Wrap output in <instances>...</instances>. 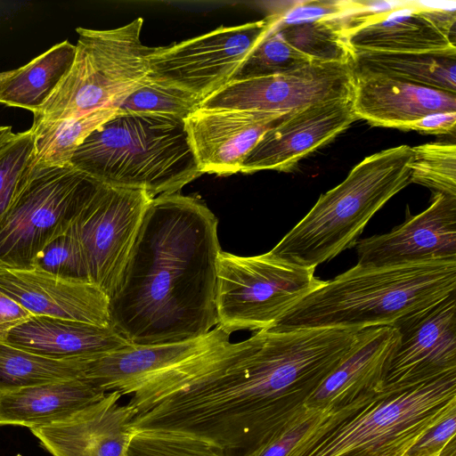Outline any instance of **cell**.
Returning <instances> with one entry per match:
<instances>
[{
	"label": "cell",
	"instance_id": "30",
	"mask_svg": "<svg viewBox=\"0 0 456 456\" xmlns=\"http://www.w3.org/2000/svg\"><path fill=\"white\" fill-rule=\"evenodd\" d=\"M314 61L289 45L273 28L250 53L233 79L284 74Z\"/></svg>",
	"mask_w": 456,
	"mask_h": 456
},
{
	"label": "cell",
	"instance_id": "19",
	"mask_svg": "<svg viewBox=\"0 0 456 456\" xmlns=\"http://www.w3.org/2000/svg\"><path fill=\"white\" fill-rule=\"evenodd\" d=\"M398 338L393 326L360 330L350 353L312 393L305 405L337 409L383 390V378Z\"/></svg>",
	"mask_w": 456,
	"mask_h": 456
},
{
	"label": "cell",
	"instance_id": "38",
	"mask_svg": "<svg viewBox=\"0 0 456 456\" xmlns=\"http://www.w3.org/2000/svg\"><path fill=\"white\" fill-rule=\"evenodd\" d=\"M34 316L0 289V342L19 324Z\"/></svg>",
	"mask_w": 456,
	"mask_h": 456
},
{
	"label": "cell",
	"instance_id": "24",
	"mask_svg": "<svg viewBox=\"0 0 456 456\" xmlns=\"http://www.w3.org/2000/svg\"><path fill=\"white\" fill-rule=\"evenodd\" d=\"M75 55L76 45L65 40L6 71L0 80V103L37 112L69 71Z\"/></svg>",
	"mask_w": 456,
	"mask_h": 456
},
{
	"label": "cell",
	"instance_id": "3",
	"mask_svg": "<svg viewBox=\"0 0 456 456\" xmlns=\"http://www.w3.org/2000/svg\"><path fill=\"white\" fill-rule=\"evenodd\" d=\"M456 412V372L403 390L383 389L336 409L288 456H391Z\"/></svg>",
	"mask_w": 456,
	"mask_h": 456
},
{
	"label": "cell",
	"instance_id": "40",
	"mask_svg": "<svg viewBox=\"0 0 456 456\" xmlns=\"http://www.w3.org/2000/svg\"><path fill=\"white\" fill-rule=\"evenodd\" d=\"M17 135L18 133H14L11 126L0 125V151L13 141Z\"/></svg>",
	"mask_w": 456,
	"mask_h": 456
},
{
	"label": "cell",
	"instance_id": "26",
	"mask_svg": "<svg viewBox=\"0 0 456 456\" xmlns=\"http://www.w3.org/2000/svg\"><path fill=\"white\" fill-rule=\"evenodd\" d=\"M117 113V109H102L77 118L32 124L29 130L33 137V151L28 166L69 165L73 153L83 141Z\"/></svg>",
	"mask_w": 456,
	"mask_h": 456
},
{
	"label": "cell",
	"instance_id": "16",
	"mask_svg": "<svg viewBox=\"0 0 456 456\" xmlns=\"http://www.w3.org/2000/svg\"><path fill=\"white\" fill-rule=\"evenodd\" d=\"M118 392L51 425L29 428L53 456H125L133 435V411Z\"/></svg>",
	"mask_w": 456,
	"mask_h": 456
},
{
	"label": "cell",
	"instance_id": "25",
	"mask_svg": "<svg viewBox=\"0 0 456 456\" xmlns=\"http://www.w3.org/2000/svg\"><path fill=\"white\" fill-rule=\"evenodd\" d=\"M352 64L354 75L385 77L456 93V51L362 52L354 53Z\"/></svg>",
	"mask_w": 456,
	"mask_h": 456
},
{
	"label": "cell",
	"instance_id": "35",
	"mask_svg": "<svg viewBox=\"0 0 456 456\" xmlns=\"http://www.w3.org/2000/svg\"><path fill=\"white\" fill-rule=\"evenodd\" d=\"M31 131L17 137L0 151V221L8 209L31 160Z\"/></svg>",
	"mask_w": 456,
	"mask_h": 456
},
{
	"label": "cell",
	"instance_id": "29",
	"mask_svg": "<svg viewBox=\"0 0 456 456\" xmlns=\"http://www.w3.org/2000/svg\"><path fill=\"white\" fill-rule=\"evenodd\" d=\"M410 182L456 196V146L432 142L412 148Z\"/></svg>",
	"mask_w": 456,
	"mask_h": 456
},
{
	"label": "cell",
	"instance_id": "15",
	"mask_svg": "<svg viewBox=\"0 0 456 456\" xmlns=\"http://www.w3.org/2000/svg\"><path fill=\"white\" fill-rule=\"evenodd\" d=\"M281 113L198 109L183 119L191 150L201 174L230 175Z\"/></svg>",
	"mask_w": 456,
	"mask_h": 456
},
{
	"label": "cell",
	"instance_id": "10",
	"mask_svg": "<svg viewBox=\"0 0 456 456\" xmlns=\"http://www.w3.org/2000/svg\"><path fill=\"white\" fill-rule=\"evenodd\" d=\"M151 199L143 190L102 183L70 227L82 248L90 282L109 298L118 286Z\"/></svg>",
	"mask_w": 456,
	"mask_h": 456
},
{
	"label": "cell",
	"instance_id": "17",
	"mask_svg": "<svg viewBox=\"0 0 456 456\" xmlns=\"http://www.w3.org/2000/svg\"><path fill=\"white\" fill-rule=\"evenodd\" d=\"M0 289L33 315L109 325V297L90 282L37 267H0Z\"/></svg>",
	"mask_w": 456,
	"mask_h": 456
},
{
	"label": "cell",
	"instance_id": "12",
	"mask_svg": "<svg viewBox=\"0 0 456 456\" xmlns=\"http://www.w3.org/2000/svg\"><path fill=\"white\" fill-rule=\"evenodd\" d=\"M382 387L403 390L456 372V292L396 321Z\"/></svg>",
	"mask_w": 456,
	"mask_h": 456
},
{
	"label": "cell",
	"instance_id": "14",
	"mask_svg": "<svg viewBox=\"0 0 456 456\" xmlns=\"http://www.w3.org/2000/svg\"><path fill=\"white\" fill-rule=\"evenodd\" d=\"M355 246L362 265L456 259V196L436 192L424 211L387 233L358 240Z\"/></svg>",
	"mask_w": 456,
	"mask_h": 456
},
{
	"label": "cell",
	"instance_id": "5",
	"mask_svg": "<svg viewBox=\"0 0 456 456\" xmlns=\"http://www.w3.org/2000/svg\"><path fill=\"white\" fill-rule=\"evenodd\" d=\"M412 147L400 145L366 157L270 251L316 267L356 245L368 222L410 182Z\"/></svg>",
	"mask_w": 456,
	"mask_h": 456
},
{
	"label": "cell",
	"instance_id": "32",
	"mask_svg": "<svg viewBox=\"0 0 456 456\" xmlns=\"http://www.w3.org/2000/svg\"><path fill=\"white\" fill-rule=\"evenodd\" d=\"M335 410L305 406L267 434L244 456H288L309 438Z\"/></svg>",
	"mask_w": 456,
	"mask_h": 456
},
{
	"label": "cell",
	"instance_id": "42",
	"mask_svg": "<svg viewBox=\"0 0 456 456\" xmlns=\"http://www.w3.org/2000/svg\"><path fill=\"white\" fill-rule=\"evenodd\" d=\"M6 71L0 72V80L5 76Z\"/></svg>",
	"mask_w": 456,
	"mask_h": 456
},
{
	"label": "cell",
	"instance_id": "31",
	"mask_svg": "<svg viewBox=\"0 0 456 456\" xmlns=\"http://www.w3.org/2000/svg\"><path fill=\"white\" fill-rule=\"evenodd\" d=\"M200 100L183 91L147 77L118 106L120 113H146L184 119L199 109Z\"/></svg>",
	"mask_w": 456,
	"mask_h": 456
},
{
	"label": "cell",
	"instance_id": "37",
	"mask_svg": "<svg viewBox=\"0 0 456 456\" xmlns=\"http://www.w3.org/2000/svg\"><path fill=\"white\" fill-rule=\"evenodd\" d=\"M456 412L452 413L423 435L408 451L407 456H432L455 440Z\"/></svg>",
	"mask_w": 456,
	"mask_h": 456
},
{
	"label": "cell",
	"instance_id": "11",
	"mask_svg": "<svg viewBox=\"0 0 456 456\" xmlns=\"http://www.w3.org/2000/svg\"><path fill=\"white\" fill-rule=\"evenodd\" d=\"M352 62H319L284 74L232 79L203 99L200 109L281 113L354 96Z\"/></svg>",
	"mask_w": 456,
	"mask_h": 456
},
{
	"label": "cell",
	"instance_id": "4",
	"mask_svg": "<svg viewBox=\"0 0 456 456\" xmlns=\"http://www.w3.org/2000/svg\"><path fill=\"white\" fill-rule=\"evenodd\" d=\"M107 185L140 189L152 198L178 192L202 174L183 119L118 113L93 131L69 161Z\"/></svg>",
	"mask_w": 456,
	"mask_h": 456
},
{
	"label": "cell",
	"instance_id": "1",
	"mask_svg": "<svg viewBox=\"0 0 456 456\" xmlns=\"http://www.w3.org/2000/svg\"><path fill=\"white\" fill-rule=\"evenodd\" d=\"M221 251L217 219L202 200L179 192L154 197L109 298L110 325L134 345L205 336L218 324Z\"/></svg>",
	"mask_w": 456,
	"mask_h": 456
},
{
	"label": "cell",
	"instance_id": "23",
	"mask_svg": "<svg viewBox=\"0 0 456 456\" xmlns=\"http://www.w3.org/2000/svg\"><path fill=\"white\" fill-rule=\"evenodd\" d=\"M107 392L82 378L0 392V425L28 428L61 422Z\"/></svg>",
	"mask_w": 456,
	"mask_h": 456
},
{
	"label": "cell",
	"instance_id": "39",
	"mask_svg": "<svg viewBox=\"0 0 456 456\" xmlns=\"http://www.w3.org/2000/svg\"><path fill=\"white\" fill-rule=\"evenodd\" d=\"M456 111L436 112L428 115L411 125L409 130L428 134H454Z\"/></svg>",
	"mask_w": 456,
	"mask_h": 456
},
{
	"label": "cell",
	"instance_id": "21",
	"mask_svg": "<svg viewBox=\"0 0 456 456\" xmlns=\"http://www.w3.org/2000/svg\"><path fill=\"white\" fill-rule=\"evenodd\" d=\"M4 342L57 360L87 359L130 345L110 324L39 315L14 327Z\"/></svg>",
	"mask_w": 456,
	"mask_h": 456
},
{
	"label": "cell",
	"instance_id": "27",
	"mask_svg": "<svg viewBox=\"0 0 456 456\" xmlns=\"http://www.w3.org/2000/svg\"><path fill=\"white\" fill-rule=\"evenodd\" d=\"M83 359L44 357L0 342V392L81 378Z\"/></svg>",
	"mask_w": 456,
	"mask_h": 456
},
{
	"label": "cell",
	"instance_id": "20",
	"mask_svg": "<svg viewBox=\"0 0 456 456\" xmlns=\"http://www.w3.org/2000/svg\"><path fill=\"white\" fill-rule=\"evenodd\" d=\"M353 102L358 119L374 126L409 130L428 115L456 111V93L385 77L355 75Z\"/></svg>",
	"mask_w": 456,
	"mask_h": 456
},
{
	"label": "cell",
	"instance_id": "22",
	"mask_svg": "<svg viewBox=\"0 0 456 456\" xmlns=\"http://www.w3.org/2000/svg\"><path fill=\"white\" fill-rule=\"evenodd\" d=\"M346 41L354 54L456 51L455 44L425 14L419 2L401 3L377 13L349 32Z\"/></svg>",
	"mask_w": 456,
	"mask_h": 456
},
{
	"label": "cell",
	"instance_id": "28",
	"mask_svg": "<svg viewBox=\"0 0 456 456\" xmlns=\"http://www.w3.org/2000/svg\"><path fill=\"white\" fill-rule=\"evenodd\" d=\"M274 29L292 47L319 62H352L350 48L338 18L275 25Z\"/></svg>",
	"mask_w": 456,
	"mask_h": 456
},
{
	"label": "cell",
	"instance_id": "13",
	"mask_svg": "<svg viewBox=\"0 0 456 456\" xmlns=\"http://www.w3.org/2000/svg\"><path fill=\"white\" fill-rule=\"evenodd\" d=\"M357 119L353 97L324 101L291 112L264 133L244 159L240 172H288Z\"/></svg>",
	"mask_w": 456,
	"mask_h": 456
},
{
	"label": "cell",
	"instance_id": "8",
	"mask_svg": "<svg viewBox=\"0 0 456 456\" xmlns=\"http://www.w3.org/2000/svg\"><path fill=\"white\" fill-rule=\"evenodd\" d=\"M305 266L273 254H219L216 305L220 328L261 330L275 322L326 281Z\"/></svg>",
	"mask_w": 456,
	"mask_h": 456
},
{
	"label": "cell",
	"instance_id": "43",
	"mask_svg": "<svg viewBox=\"0 0 456 456\" xmlns=\"http://www.w3.org/2000/svg\"><path fill=\"white\" fill-rule=\"evenodd\" d=\"M391 456H407V455H391Z\"/></svg>",
	"mask_w": 456,
	"mask_h": 456
},
{
	"label": "cell",
	"instance_id": "18",
	"mask_svg": "<svg viewBox=\"0 0 456 456\" xmlns=\"http://www.w3.org/2000/svg\"><path fill=\"white\" fill-rule=\"evenodd\" d=\"M216 326L205 336L164 345H134L83 359L81 378L104 392L130 395L153 375L230 338Z\"/></svg>",
	"mask_w": 456,
	"mask_h": 456
},
{
	"label": "cell",
	"instance_id": "36",
	"mask_svg": "<svg viewBox=\"0 0 456 456\" xmlns=\"http://www.w3.org/2000/svg\"><path fill=\"white\" fill-rule=\"evenodd\" d=\"M369 1L314 0L292 3L278 16L277 26L297 24L319 20H331L363 11Z\"/></svg>",
	"mask_w": 456,
	"mask_h": 456
},
{
	"label": "cell",
	"instance_id": "6",
	"mask_svg": "<svg viewBox=\"0 0 456 456\" xmlns=\"http://www.w3.org/2000/svg\"><path fill=\"white\" fill-rule=\"evenodd\" d=\"M139 17L115 28H77L76 55L68 74L33 114V124L77 118L117 109L146 81L153 47L141 40Z\"/></svg>",
	"mask_w": 456,
	"mask_h": 456
},
{
	"label": "cell",
	"instance_id": "9",
	"mask_svg": "<svg viewBox=\"0 0 456 456\" xmlns=\"http://www.w3.org/2000/svg\"><path fill=\"white\" fill-rule=\"evenodd\" d=\"M273 13L241 25L153 47L149 77L202 101L232 81L256 46L277 24Z\"/></svg>",
	"mask_w": 456,
	"mask_h": 456
},
{
	"label": "cell",
	"instance_id": "2",
	"mask_svg": "<svg viewBox=\"0 0 456 456\" xmlns=\"http://www.w3.org/2000/svg\"><path fill=\"white\" fill-rule=\"evenodd\" d=\"M455 292L456 259L390 265L357 263L301 299L270 330L393 326Z\"/></svg>",
	"mask_w": 456,
	"mask_h": 456
},
{
	"label": "cell",
	"instance_id": "33",
	"mask_svg": "<svg viewBox=\"0 0 456 456\" xmlns=\"http://www.w3.org/2000/svg\"><path fill=\"white\" fill-rule=\"evenodd\" d=\"M125 456H224L208 443L174 433L133 432Z\"/></svg>",
	"mask_w": 456,
	"mask_h": 456
},
{
	"label": "cell",
	"instance_id": "41",
	"mask_svg": "<svg viewBox=\"0 0 456 456\" xmlns=\"http://www.w3.org/2000/svg\"><path fill=\"white\" fill-rule=\"evenodd\" d=\"M432 456H456L455 440L450 443L442 452Z\"/></svg>",
	"mask_w": 456,
	"mask_h": 456
},
{
	"label": "cell",
	"instance_id": "34",
	"mask_svg": "<svg viewBox=\"0 0 456 456\" xmlns=\"http://www.w3.org/2000/svg\"><path fill=\"white\" fill-rule=\"evenodd\" d=\"M31 266L64 279L90 282L82 248L70 228L45 246Z\"/></svg>",
	"mask_w": 456,
	"mask_h": 456
},
{
	"label": "cell",
	"instance_id": "7",
	"mask_svg": "<svg viewBox=\"0 0 456 456\" xmlns=\"http://www.w3.org/2000/svg\"><path fill=\"white\" fill-rule=\"evenodd\" d=\"M101 182L72 166L28 167L0 221V267L28 268L71 227Z\"/></svg>",
	"mask_w": 456,
	"mask_h": 456
}]
</instances>
